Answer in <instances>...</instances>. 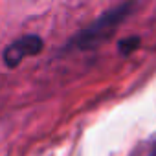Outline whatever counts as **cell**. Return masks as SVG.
Wrapping results in <instances>:
<instances>
[{
	"mask_svg": "<svg viewBox=\"0 0 156 156\" xmlns=\"http://www.w3.org/2000/svg\"><path fill=\"white\" fill-rule=\"evenodd\" d=\"M140 8L138 2L134 0H129V2H123V4H118L110 9H107L105 13H101L94 22H90L87 28H83L79 33H75L72 39L66 41L62 51H72V50H77V51H90V50H96L99 48L105 41H108L116 30Z\"/></svg>",
	"mask_w": 156,
	"mask_h": 156,
	"instance_id": "obj_1",
	"label": "cell"
},
{
	"mask_svg": "<svg viewBox=\"0 0 156 156\" xmlns=\"http://www.w3.org/2000/svg\"><path fill=\"white\" fill-rule=\"evenodd\" d=\"M44 50V41L37 33H28L22 35L15 41H11L4 51H2V61L8 68H17L26 57H35Z\"/></svg>",
	"mask_w": 156,
	"mask_h": 156,
	"instance_id": "obj_2",
	"label": "cell"
},
{
	"mask_svg": "<svg viewBox=\"0 0 156 156\" xmlns=\"http://www.w3.org/2000/svg\"><path fill=\"white\" fill-rule=\"evenodd\" d=\"M130 156H156V132L152 136H149L145 141H141L130 152Z\"/></svg>",
	"mask_w": 156,
	"mask_h": 156,
	"instance_id": "obj_3",
	"label": "cell"
},
{
	"mask_svg": "<svg viewBox=\"0 0 156 156\" xmlns=\"http://www.w3.org/2000/svg\"><path fill=\"white\" fill-rule=\"evenodd\" d=\"M140 42H141V39L140 37H125V39H119L118 41V51L123 55V57H129L132 51H136L138 48H140Z\"/></svg>",
	"mask_w": 156,
	"mask_h": 156,
	"instance_id": "obj_4",
	"label": "cell"
}]
</instances>
